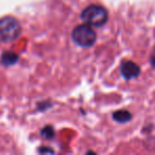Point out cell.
Segmentation results:
<instances>
[{
    "label": "cell",
    "instance_id": "cell-1",
    "mask_svg": "<svg viewBox=\"0 0 155 155\" xmlns=\"http://www.w3.org/2000/svg\"><path fill=\"white\" fill-rule=\"evenodd\" d=\"M21 33V26L16 18L7 16L0 19V41L11 43L18 38Z\"/></svg>",
    "mask_w": 155,
    "mask_h": 155
},
{
    "label": "cell",
    "instance_id": "cell-2",
    "mask_svg": "<svg viewBox=\"0 0 155 155\" xmlns=\"http://www.w3.org/2000/svg\"><path fill=\"white\" fill-rule=\"evenodd\" d=\"M81 18L85 24L91 27H101L107 21L108 13L106 9L101 5H93L84 9L81 14Z\"/></svg>",
    "mask_w": 155,
    "mask_h": 155
},
{
    "label": "cell",
    "instance_id": "cell-3",
    "mask_svg": "<svg viewBox=\"0 0 155 155\" xmlns=\"http://www.w3.org/2000/svg\"><path fill=\"white\" fill-rule=\"evenodd\" d=\"M72 38L77 45L81 47H91L96 43V32L88 25H81L78 26L72 31Z\"/></svg>",
    "mask_w": 155,
    "mask_h": 155
},
{
    "label": "cell",
    "instance_id": "cell-4",
    "mask_svg": "<svg viewBox=\"0 0 155 155\" xmlns=\"http://www.w3.org/2000/svg\"><path fill=\"white\" fill-rule=\"evenodd\" d=\"M120 70H121V74H122L125 79H127V80L138 77V74H139V72H140V69H139V67H138V65L135 64L134 62H130V61L124 62L121 65Z\"/></svg>",
    "mask_w": 155,
    "mask_h": 155
},
{
    "label": "cell",
    "instance_id": "cell-5",
    "mask_svg": "<svg viewBox=\"0 0 155 155\" xmlns=\"http://www.w3.org/2000/svg\"><path fill=\"white\" fill-rule=\"evenodd\" d=\"M113 117H114L115 120L118 121V122L124 123V122H127V121L132 118V115L130 114L127 110H117V112L114 113Z\"/></svg>",
    "mask_w": 155,
    "mask_h": 155
},
{
    "label": "cell",
    "instance_id": "cell-6",
    "mask_svg": "<svg viewBox=\"0 0 155 155\" xmlns=\"http://www.w3.org/2000/svg\"><path fill=\"white\" fill-rule=\"evenodd\" d=\"M18 55L15 54L14 52H5L2 56H1V63L3 65H13L17 62Z\"/></svg>",
    "mask_w": 155,
    "mask_h": 155
},
{
    "label": "cell",
    "instance_id": "cell-7",
    "mask_svg": "<svg viewBox=\"0 0 155 155\" xmlns=\"http://www.w3.org/2000/svg\"><path fill=\"white\" fill-rule=\"evenodd\" d=\"M41 135H43L46 139H51V138H53V136H54L53 129H52V127H44V129L41 130Z\"/></svg>",
    "mask_w": 155,
    "mask_h": 155
},
{
    "label": "cell",
    "instance_id": "cell-8",
    "mask_svg": "<svg viewBox=\"0 0 155 155\" xmlns=\"http://www.w3.org/2000/svg\"><path fill=\"white\" fill-rule=\"evenodd\" d=\"M41 153H44V152H48V153H54V151L53 150H51V149H46V150H41Z\"/></svg>",
    "mask_w": 155,
    "mask_h": 155
}]
</instances>
